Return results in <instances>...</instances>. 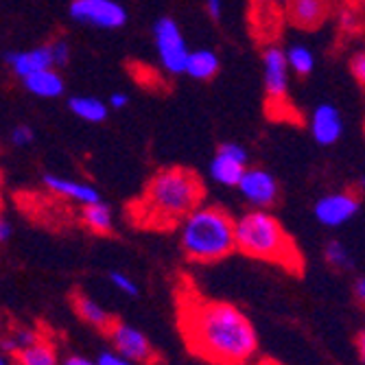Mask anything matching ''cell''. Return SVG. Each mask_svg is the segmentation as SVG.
<instances>
[{"label":"cell","instance_id":"obj_2","mask_svg":"<svg viewBox=\"0 0 365 365\" xmlns=\"http://www.w3.org/2000/svg\"><path fill=\"white\" fill-rule=\"evenodd\" d=\"M204 204V182L184 167L160 169L129 204V219L147 230H173Z\"/></svg>","mask_w":365,"mask_h":365},{"label":"cell","instance_id":"obj_38","mask_svg":"<svg viewBox=\"0 0 365 365\" xmlns=\"http://www.w3.org/2000/svg\"><path fill=\"white\" fill-rule=\"evenodd\" d=\"M267 3H272V5H276V7H284L289 0H267Z\"/></svg>","mask_w":365,"mask_h":365},{"label":"cell","instance_id":"obj_35","mask_svg":"<svg viewBox=\"0 0 365 365\" xmlns=\"http://www.w3.org/2000/svg\"><path fill=\"white\" fill-rule=\"evenodd\" d=\"M339 24H341V29H346V31H352V29H356V16L352 14V11H341V18H339Z\"/></svg>","mask_w":365,"mask_h":365},{"label":"cell","instance_id":"obj_8","mask_svg":"<svg viewBox=\"0 0 365 365\" xmlns=\"http://www.w3.org/2000/svg\"><path fill=\"white\" fill-rule=\"evenodd\" d=\"M262 77L269 103H282L289 94L291 66L287 59V51L280 48L278 44H267L262 48Z\"/></svg>","mask_w":365,"mask_h":365},{"label":"cell","instance_id":"obj_23","mask_svg":"<svg viewBox=\"0 0 365 365\" xmlns=\"http://www.w3.org/2000/svg\"><path fill=\"white\" fill-rule=\"evenodd\" d=\"M42 339V335L40 333H36L33 328H26V326H16V328H11L9 333L5 335V339H3V352L5 354H18L20 350H24V348H29V346H33L36 341H40Z\"/></svg>","mask_w":365,"mask_h":365},{"label":"cell","instance_id":"obj_10","mask_svg":"<svg viewBox=\"0 0 365 365\" xmlns=\"http://www.w3.org/2000/svg\"><path fill=\"white\" fill-rule=\"evenodd\" d=\"M247 149L239 143H223L219 145L212 162H210V180L221 184L237 188L241 178L247 171Z\"/></svg>","mask_w":365,"mask_h":365},{"label":"cell","instance_id":"obj_21","mask_svg":"<svg viewBox=\"0 0 365 365\" xmlns=\"http://www.w3.org/2000/svg\"><path fill=\"white\" fill-rule=\"evenodd\" d=\"M14 361L16 365H59L55 346L44 337L33 346L20 350L18 354H14Z\"/></svg>","mask_w":365,"mask_h":365},{"label":"cell","instance_id":"obj_6","mask_svg":"<svg viewBox=\"0 0 365 365\" xmlns=\"http://www.w3.org/2000/svg\"><path fill=\"white\" fill-rule=\"evenodd\" d=\"M108 337H110L114 352H118L123 359L136 363V365H155L158 363V352H155L153 344L136 326L116 319L112 324V328L108 330Z\"/></svg>","mask_w":365,"mask_h":365},{"label":"cell","instance_id":"obj_36","mask_svg":"<svg viewBox=\"0 0 365 365\" xmlns=\"http://www.w3.org/2000/svg\"><path fill=\"white\" fill-rule=\"evenodd\" d=\"M356 350H359L361 363L365 365V328H361V330H359V335H356Z\"/></svg>","mask_w":365,"mask_h":365},{"label":"cell","instance_id":"obj_15","mask_svg":"<svg viewBox=\"0 0 365 365\" xmlns=\"http://www.w3.org/2000/svg\"><path fill=\"white\" fill-rule=\"evenodd\" d=\"M44 186H46V190L51 195L68 199V202H75L79 206L101 202V195H98V190L88 182H77V180H68V178H61V175H55V173H46L44 175Z\"/></svg>","mask_w":365,"mask_h":365},{"label":"cell","instance_id":"obj_19","mask_svg":"<svg viewBox=\"0 0 365 365\" xmlns=\"http://www.w3.org/2000/svg\"><path fill=\"white\" fill-rule=\"evenodd\" d=\"M81 221L94 235H112L114 232V215L112 208L103 202L81 206Z\"/></svg>","mask_w":365,"mask_h":365},{"label":"cell","instance_id":"obj_22","mask_svg":"<svg viewBox=\"0 0 365 365\" xmlns=\"http://www.w3.org/2000/svg\"><path fill=\"white\" fill-rule=\"evenodd\" d=\"M291 73L297 77H309L315 71V53L304 44H291L284 48Z\"/></svg>","mask_w":365,"mask_h":365},{"label":"cell","instance_id":"obj_32","mask_svg":"<svg viewBox=\"0 0 365 365\" xmlns=\"http://www.w3.org/2000/svg\"><path fill=\"white\" fill-rule=\"evenodd\" d=\"M352 291H354V297H356V302L365 309V276H359L356 280H354V287H352Z\"/></svg>","mask_w":365,"mask_h":365},{"label":"cell","instance_id":"obj_29","mask_svg":"<svg viewBox=\"0 0 365 365\" xmlns=\"http://www.w3.org/2000/svg\"><path fill=\"white\" fill-rule=\"evenodd\" d=\"M101 365H136V363H131V361H127V359H123L118 352H114V350H106V352H101L98 354V359H96Z\"/></svg>","mask_w":365,"mask_h":365},{"label":"cell","instance_id":"obj_25","mask_svg":"<svg viewBox=\"0 0 365 365\" xmlns=\"http://www.w3.org/2000/svg\"><path fill=\"white\" fill-rule=\"evenodd\" d=\"M108 278L114 284V289H118L123 295H127V297H138L140 289H138L136 280H131L127 274H123V272H110Z\"/></svg>","mask_w":365,"mask_h":365},{"label":"cell","instance_id":"obj_3","mask_svg":"<svg viewBox=\"0 0 365 365\" xmlns=\"http://www.w3.org/2000/svg\"><path fill=\"white\" fill-rule=\"evenodd\" d=\"M184 256L199 264H210L237 252V219L212 204H202L178 227Z\"/></svg>","mask_w":365,"mask_h":365},{"label":"cell","instance_id":"obj_18","mask_svg":"<svg viewBox=\"0 0 365 365\" xmlns=\"http://www.w3.org/2000/svg\"><path fill=\"white\" fill-rule=\"evenodd\" d=\"M221 68L219 55L212 48H195L190 51L188 66H186V75L195 81H210L217 77Z\"/></svg>","mask_w":365,"mask_h":365},{"label":"cell","instance_id":"obj_16","mask_svg":"<svg viewBox=\"0 0 365 365\" xmlns=\"http://www.w3.org/2000/svg\"><path fill=\"white\" fill-rule=\"evenodd\" d=\"M24 90L33 96H40V98H57L63 94L66 83L63 77L59 75L57 68H46V71H38L24 79H20Z\"/></svg>","mask_w":365,"mask_h":365},{"label":"cell","instance_id":"obj_7","mask_svg":"<svg viewBox=\"0 0 365 365\" xmlns=\"http://www.w3.org/2000/svg\"><path fill=\"white\" fill-rule=\"evenodd\" d=\"M68 14L75 22L94 29H120L127 24V9L118 0H73Z\"/></svg>","mask_w":365,"mask_h":365},{"label":"cell","instance_id":"obj_13","mask_svg":"<svg viewBox=\"0 0 365 365\" xmlns=\"http://www.w3.org/2000/svg\"><path fill=\"white\" fill-rule=\"evenodd\" d=\"M284 20L300 29V31H315L319 29L330 14L328 0H289L282 7Z\"/></svg>","mask_w":365,"mask_h":365},{"label":"cell","instance_id":"obj_4","mask_svg":"<svg viewBox=\"0 0 365 365\" xmlns=\"http://www.w3.org/2000/svg\"><path fill=\"white\" fill-rule=\"evenodd\" d=\"M237 252L302 274L304 258L284 225L267 210H250L237 219Z\"/></svg>","mask_w":365,"mask_h":365},{"label":"cell","instance_id":"obj_30","mask_svg":"<svg viewBox=\"0 0 365 365\" xmlns=\"http://www.w3.org/2000/svg\"><path fill=\"white\" fill-rule=\"evenodd\" d=\"M110 108H114V110H125L127 106H129V94L127 92H114L112 96H110Z\"/></svg>","mask_w":365,"mask_h":365},{"label":"cell","instance_id":"obj_14","mask_svg":"<svg viewBox=\"0 0 365 365\" xmlns=\"http://www.w3.org/2000/svg\"><path fill=\"white\" fill-rule=\"evenodd\" d=\"M5 61L9 66V71L20 79L38 73V71L55 68L51 44H40V46L26 48V51H7Z\"/></svg>","mask_w":365,"mask_h":365},{"label":"cell","instance_id":"obj_9","mask_svg":"<svg viewBox=\"0 0 365 365\" xmlns=\"http://www.w3.org/2000/svg\"><path fill=\"white\" fill-rule=\"evenodd\" d=\"M359 208L361 195L356 190H335L317 199L313 206V215L324 227H339L354 219Z\"/></svg>","mask_w":365,"mask_h":365},{"label":"cell","instance_id":"obj_34","mask_svg":"<svg viewBox=\"0 0 365 365\" xmlns=\"http://www.w3.org/2000/svg\"><path fill=\"white\" fill-rule=\"evenodd\" d=\"M63 365H101L98 361H92L88 356H81V354H71V356H66Z\"/></svg>","mask_w":365,"mask_h":365},{"label":"cell","instance_id":"obj_12","mask_svg":"<svg viewBox=\"0 0 365 365\" xmlns=\"http://www.w3.org/2000/svg\"><path fill=\"white\" fill-rule=\"evenodd\" d=\"M309 131L317 145L330 147L344 134V116L333 103H319L309 118Z\"/></svg>","mask_w":365,"mask_h":365},{"label":"cell","instance_id":"obj_31","mask_svg":"<svg viewBox=\"0 0 365 365\" xmlns=\"http://www.w3.org/2000/svg\"><path fill=\"white\" fill-rule=\"evenodd\" d=\"M204 7L212 20H219L223 14V0H204Z\"/></svg>","mask_w":365,"mask_h":365},{"label":"cell","instance_id":"obj_24","mask_svg":"<svg viewBox=\"0 0 365 365\" xmlns=\"http://www.w3.org/2000/svg\"><path fill=\"white\" fill-rule=\"evenodd\" d=\"M324 258H326V262L330 264V267L341 269V272L352 267V254L341 241H328L324 245Z\"/></svg>","mask_w":365,"mask_h":365},{"label":"cell","instance_id":"obj_17","mask_svg":"<svg viewBox=\"0 0 365 365\" xmlns=\"http://www.w3.org/2000/svg\"><path fill=\"white\" fill-rule=\"evenodd\" d=\"M73 307H75L77 315H79L88 326H92V328H96V330H103V333H108V330L112 328V324L116 322V319L110 315V311H108L106 307L98 304L96 300H92V297H90L88 293L77 291V293L73 295Z\"/></svg>","mask_w":365,"mask_h":365},{"label":"cell","instance_id":"obj_33","mask_svg":"<svg viewBox=\"0 0 365 365\" xmlns=\"http://www.w3.org/2000/svg\"><path fill=\"white\" fill-rule=\"evenodd\" d=\"M11 235H14V225L9 223L7 217H3L0 219V243H7L11 239Z\"/></svg>","mask_w":365,"mask_h":365},{"label":"cell","instance_id":"obj_37","mask_svg":"<svg viewBox=\"0 0 365 365\" xmlns=\"http://www.w3.org/2000/svg\"><path fill=\"white\" fill-rule=\"evenodd\" d=\"M9 356H11V354H5V352H3V356H0V365H11Z\"/></svg>","mask_w":365,"mask_h":365},{"label":"cell","instance_id":"obj_5","mask_svg":"<svg viewBox=\"0 0 365 365\" xmlns=\"http://www.w3.org/2000/svg\"><path fill=\"white\" fill-rule=\"evenodd\" d=\"M151 33H153L155 53H158V59H160V66L164 68V73H169L173 77L186 75L190 48L184 40V33L180 29V24L171 16H162L155 20Z\"/></svg>","mask_w":365,"mask_h":365},{"label":"cell","instance_id":"obj_27","mask_svg":"<svg viewBox=\"0 0 365 365\" xmlns=\"http://www.w3.org/2000/svg\"><path fill=\"white\" fill-rule=\"evenodd\" d=\"M51 51H53L55 68H63V66H68V61H71V44L68 42L55 40V42H51Z\"/></svg>","mask_w":365,"mask_h":365},{"label":"cell","instance_id":"obj_26","mask_svg":"<svg viewBox=\"0 0 365 365\" xmlns=\"http://www.w3.org/2000/svg\"><path fill=\"white\" fill-rule=\"evenodd\" d=\"M33 140H36V131H33V127H29V125H16L9 131V143L18 149L31 147Z\"/></svg>","mask_w":365,"mask_h":365},{"label":"cell","instance_id":"obj_1","mask_svg":"<svg viewBox=\"0 0 365 365\" xmlns=\"http://www.w3.org/2000/svg\"><path fill=\"white\" fill-rule=\"evenodd\" d=\"M180 330L186 348L212 365H245L258 350V335L247 315L230 302L180 297Z\"/></svg>","mask_w":365,"mask_h":365},{"label":"cell","instance_id":"obj_11","mask_svg":"<svg viewBox=\"0 0 365 365\" xmlns=\"http://www.w3.org/2000/svg\"><path fill=\"white\" fill-rule=\"evenodd\" d=\"M237 188H239V192L245 202L256 210L272 208L278 202V192H280L276 178L260 167H252V169L247 167V171L241 178Z\"/></svg>","mask_w":365,"mask_h":365},{"label":"cell","instance_id":"obj_28","mask_svg":"<svg viewBox=\"0 0 365 365\" xmlns=\"http://www.w3.org/2000/svg\"><path fill=\"white\" fill-rule=\"evenodd\" d=\"M350 73H352L354 81L365 88V51H359L356 55H352V59H350Z\"/></svg>","mask_w":365,"mask_h":365},{"label":"cell","instance_id":"obj_20","mask_svg":"<svg viewBox=\"0 0 365 365\" xmlns=\"http://www.w3.org/2000/svg\"><path fill=\"white\" fill-rule=\"evenodd\" d=\"M68 108L77 118L86 123H103L110 114V103L101 101L96 96H83V94L73 96L68 101Z\"/></svg>","mask_w":365,"mask_h":365}]
</instances>
